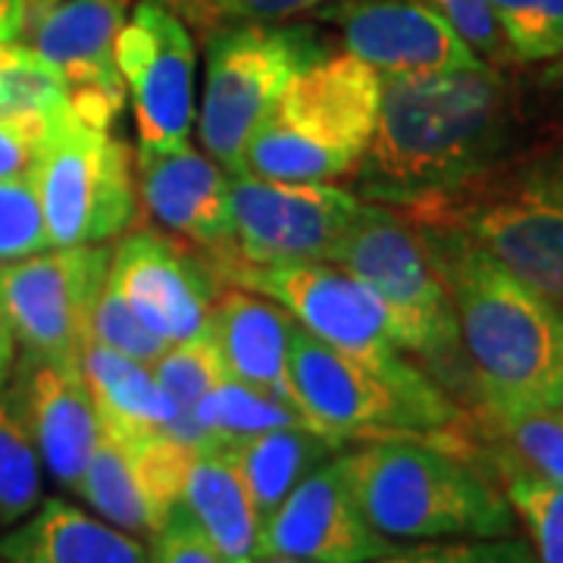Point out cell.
Listing matches in <instances>:
<instances>
[{
  "label": "cell",
  "instance_id": "obj_10",
  "mask_svg": "<svg viewBox=\"0 0 563 563\" xmlns=\"http://www.w3.org/2000/svg\"><path fill=\"white\" fill-rule=\"evenodd\" d=\"M107 244L47 247L25 261L0 263V307L22 354L81 363L91 313L110 273Z\"/></svg>",
  "mask_w": 563,
  "mask_h": 563
},
{
  "label": "cell",
  "instance_id": "obj_38",
  "mask_svg": "<svg viewBox=\"0 0 563 563\" xmlns=\"http://www.w3.org/2000/svg\"><path fill=\"white\" fill-rule=\"evenodd\" d=\"M47 120H0V179L29 176Z\"/></svg>",
  "mask_w": 563,
  "mask_h": 563
},
{
  "label": "cell",
  "instance_id": "obj_7",
  "mask_svg": "<svg viewBox=\"0 0 563 563\" xmlns=\"http://www.w3.org/2000/svg\"><path fill=\"white\" fill-rule=\"evenodd\" d=\"M51 247L107 244L139 220L135 161L113 129H95L66 107L54 113L32 166Z\"/></svg>",
  "mask_w": 563,
  "mask_h": 563
},
{
  "label": "cell",
  "instance_id": "obj_2",
  "mask_svg": "<svg viewBox=\"0 0 563 563\" xmlns=\"http://www.w3.org/2000/svg\"><path fill=\"white\" fill-rule=\"evenodd\" d=\"M413 225L448 288L479 410L544 407L563 388V303L526 285L457 229Z\"/></svg>",
  "mask_w": 563,
  "mask_h": 563
},
{
  "label": "cell",
  "instance_id": "obj_36",
  "mask_svg": "<svg viewBox=\"0 0 563 563\" xmlns=\"http://www.w3.org/2000/svg\"><path fill=\"white\" fill-rule=\"evenodd\" d=\"M413 3L439 10L485 63L498 66V63L510 60L501 41V32L495 25V16H492L488 0H413Z\"/></svg>",
  "mask_w": 563,
  "mask_h": 563
},
{
  "label": "cell",
  "instance_id": "obj_42",
  "mask_svg": "<svg viewBox=\"0 0 563 563\" xmlns=\"http://www.w3.org/2000/svg\"><path fill=\"white\" fill-rule=\"evenodd\" d=\"M544 407H551V410H554V413H558V417L563 420V388L558 391V395H554V398H551V401L544 404Z\"/></svg>",
  "mask_w": 563,
  "mask_h": 563
},
{
  "label": "cell",
  "instance_id": "obj_5",
  "mask_svg": "<svg viewBox=\"0 0 563 563\" xmlns=\"http://www.w3.org/2000/svg\"><path fill=\"white\" fill-rule=\"evenodd\" d=\"M404 217L457 229L526 285L563 303V132Z\"/></svg>",
  "mask_w": 563,
  "mask_h": 563
},
{
  "label": "cell",
  "instance_id": "obj_41",
  "mask_svg": "<svg viewBox=\"0 0 563 563\" xmlns=\"http://www.w3.org/2000/svg\"><path fill=\"white\" fill-rule=\"evenodd\" d=\"M51 3H57V0H25V7H29V13H25V16L38 13V10H44V7H51Z\"/></svg>",
  "mask_w": 563,
  "mask_h": 563
},
{
  "label": "cell",
  "instance_id": "obj_6",
  "mask_svg": "<svg viewBox=\"0 0 563 563\" xmlns=\"http://www.w3.org/2000/svg\"><path fill=\"white\" fill-rule=\"evenodd\" d=\"M383 76L351 54L320 57L251 135L242 169L276 181L351 179L376 129Z\"/></svg>",
  "mask_w": 563,
  "mask_h": 563
},
{
  "label": "cell",
  "instance_id": "obj_30",
  "mask_svg": "<svg viewBox=\"0 0 563 563\" xmlns=\"http://www.w3.org/2000/svg\"><path fill=\"white\" fill-rule=\"evenodd\" d=\"M483 413L485 435L498 451L529 466L551 483L563 485V420L551 407H488Z\"/></svg>",
  "mask_w": 563,
  "mask_h": 563
},
{
  "label": "cell",
  "instance_id": "obj_40",
  "mask_svg": "<svg viewBox=\"0 0 563 563\" xmlns=\"http://www.w3.org/2000/svg\"><path fill=\"white\" fill-rule=\"evenodd\" d=\"M16 332H13V325L7 320V313H3V307H0V388L10 383V376H13V366H16Z\"/></svg>",
  "mask_w": 563,
  "mask_h": 563
},
{
  "label": "cell",
  "instance_id": "obj_4",
  "mask_svg": "<svg viewBox=\"0 0 563 563\" xmlns=\"http://www.w3.org/2000/svg\"><path fill=\"white\" fill-rule=\"evenodd\" d=\"M288 379L307 426L342 448L388 435L466 439L457 401L404 357L363 361L295 325Z\"/></svg>",
  "mask_w": 563,
  "mask_h": 563
},
{
  "label": "cell",
  "instance_id": "obj_43",
  "mask_svg": "<svg viewBox=\"0 0 563 563\" xmlns=\"http://www.w3.org/2000/svg\"><path fill=\"white\" fill-rule=\"evenodd\" d=\"M254 563H303V561H288V558H261V561Z\"/></svg>",
  "mask_w": 563,
  "mask_h": 563
},
{
  "label": "cell",
  "instance_id": "obj_32",
  "mask_svg": "<svg viewBox=\"0 0 563 563\" xmlns=\"http://www.w3.org/2000/svg\"><path fill=\"white\" fill-rule=\"evenodd\" d=\"M51 247L32 176L0 179V263L25 261Z\"/></svg>",
  "mask_w": 563,
  "mask_h": 563
},
{
  "label": "cell",
  "instance_id": "obj_34",
  "mask_svg": "<svg viewBox=\"0 0 563 563\" xmlns=\"http://www.w3.org/2000/svg\"><path fill=\"white\" fill-rule=\"evenodd\" d=\"M329 0H179L173 10L203 35L222 25H266L320 10Z\"/></svg>",
  "mask_w": 563,
  "mask_h": 563
},
{
  "label": "cell",
  "instance_id": "obj_46",
  "mask_svg": "<svg viewBox=\"0 0 563 563\" xmlns=\"http://www.w3.org/2000/svg\"><path fill=\"white\" fill-rule=\"evenodd\" d=\"M0 563H3V561H0Z\"/></svg>",
  "mask_w": 563,
  "mask_h": 563
},
{
  "label": "cell",
  "instance_id": "obj_23",
  "mask_svg": "<svg viewBox=\"0 0 563 563\" xmlns=\"http://www.w3.org/2000/svg\"><path fill=\"white\" fill-rule=\"evenodd\" d=\"M179 504L201 526L203 536L213 542L225 563H254L261 542V517L247 498L239 470L225 457L220 444L195 448Z\"/></svg>",
  "mask_w": 563,
  "mask_h": 563
},
{
  "label": "cell",
  "instance_id": "obj_15",
  "mask_svg": "<svg viewBox=\"0 0 563 563\" xmlns=\"http://www.w3.org/2000/svg\"><path fill=\"white\" fill-rule=\"evenodd\" d=\"M129 0H57L25 16L29 47L51 63L69 88L73 113L95 129H113L125 107L117 35Z\"/></svg>",
  "mask_w": 563,
  "mask_h": 563
},
{
  "label": "cell",
  "instance_id": "obj_28",
  "mask_svg": "<svg viewBox=\"0 0 563 563\" xmlns=\"http://www.w3.org/2000/svg\"><path fill=\"white\" fill-rule=\"evenodd\" d=\"M44 498V463L10 385L0 388V529L22 523Z\"/></svg>",
  "mask_w": 563,
  "mask_h": 563
},
{
  "label": "cell",
  "instance_id": "obj_16",
  "mask_svg": "<svg viewBox=\"0 0 563 563\" xmlns=\"http://www.w3.org/2000/svg\"><path fill=\"white\" fill-rule=\"evenodd\" d=\"M398 542L376 532L363 517L339 454L317 466L263 520L257 561L288 558L303 563H373Z\"/></svg>",
  "mask_w": 563,
  "mask_h": 563
},
{
  "label": "cell",
  "instance_id": "obj_11",
  "mask_svg": "<svg viewBox=\"0 0 563 563\" xmlns=\"http://www.w3.org/2000/svg\"><path fill=\"white\" fill-rule=\"evenodd\" d=\"M210 261V257H207ZM220 282L276 301L307 335L363 361H395L401 344L391 332L383 301L357 276L335 263L254 266L225 257L210 261Z\"/></svg>",
  "mask_w": 563,
  "mask_h": 563
},
{
  "label": "cell",
  "instance_id": "obj_17",
  "mask_svg": "<svg viewBox=\"0 0 563 563\" xmlns=\"http://www.w3.org/2000/svg\"><path fill=\"white\" fill-rule=\"evenodd\" d=\"M320 16L342 29L344 54L373 66L379 76L485 66L439 10L413 0H339L335 7H322Z\"/></svg>",
  "mask_w": 563,
  "mask_h": 563
},
{
  "label": "cell",
  "instance_id": "obj_31",
  "mask_svg": "<svg viewBox=\"0 0 563 563\" xmlns=\"http://www.w3.org/2000/svg\"><path fill=\"white\" fill-rule=\"evenodd\" d=\"M488 7L510 60H563V0H488Z\"/></svg>",
  "mask_w": 563,
  "mask_h": 563
},
{
  "label": "cell",
  "instance_id": "obj_19",
  "mask_svg": "<svg viewBox=\"0 0 563 563\" xmlns=\"http://www.w3.org/2000/svg\"><path fill=\"white\" fill-rule=\"evenodd\" d=\"M13 369L16 376H10L13 383L7 385L16 395L22 417L35 435L44 473L76 495L81 473L101 439L98 407L85 383L81 363L41 361L22 354Z\"/></svg>",
  "mask_w": 563,
  "mask_h": 563
},
{
  "label": "cell",
  "instance_id": "obj_27",
  "mask_svg": "<svg viewBox=\"0 0 563 563\" xmlns=\"http://www.w3.org/2000/svg\"><path fill=\"white\" fill-rule=\"evenodd\" d=\"M151 369H154L163 391L169 395V401L179 410V426H176L173 439H179L188 448L213 444L195 420V407L203 395L213 385H220L222 379H229V373L222 366L220 347L213 342V332L207 329L203 335L191 339V342L169 344L161 357L151 363Z\"/></svg>",
  "mask_w": 563,
  "mask_h": 563
},
{
  "label": "cell",
  "instance_id": "obj_29",
  "mask_svg": "<svg viewBox=\"0 0 563 563\" xmlns=\"http://www.w3.org/2000/svg\"><path fill=\"white\" fill-rule=\"evenodd\" d=\"M195 420L213 444L239 442L282 426H307L295 404L235 379L213 385L195 407Z\"/></svg>",
  "mask_w": 563,
  "mask_h": 563
},
{
  "label": "cell",
  "instance_id": "obj_45",
  "mask_svg": "<svg viewBox=\"0 0 563 563\" xmlns=\"http://www.w3.org/2000/svg\"><path fill=\"white\" fill-rule=\"evenodd\" d=\"M163 3H169V7H176V3H179V0H163Z\"/></svg>",
  "mask_w": 563,
  "mask_h": 563
},
{
  "label": "cell",
  "instance_id": "obj_33",
  "mask_svg": "<svg viewBox=\"0 0 563 563\" xmlns=\"http://www.w3.org/2000/svg\"><path fill=\"white\" fill-rule=\"evenodd\" d=\"M373 563H536V554L523 536H498V539L410 542Z\"/></svg>",
  "mask_w": 563,
  "mask_h": 563
},
{
  "label": "cell",
  "instance_id": "obj_35",
  "mask_svg": "<svg viewBox=\"0 0 563 563\" xmlns=\"http://www.w3.org/2000/svg\"><path fill=\"white\" fill-rule=\"evenodd\" d=\"M88 342H98L103 347H110V351H120L122 357L147 363V366L166 351V344L154 332H147L141 325L139 317L120 301V295L110 285H103L101 298L95 303V313H91V339Z\"/></svg>",
  "mask_w": 563,
  "mask_h": 563
},
{
  "label": "cell",
  "instance_id": "obj_9",
  "mask_svg": "<svg viewBox=\"0 0 563 563\" xmlns=\"http://www.w3.org/2000/svg\"><path fill=\"white\" fill-rule=\"evenodd\" d=\"M325 263L342 266L376 291L401 351L444 361L461 347L439 266L404 213L385 203L361 201L357 217Z\"/></svg>",
  "mask_w": 563,
  "mask_h": 563
},
{
  "label": "cell",
  "instance_id": "obj_37",
  "mask_svg": "<svg viewBox=\"0 0 563 563\" xmlns=\"http://www.w3.org/2000/svg\"><path fill=\"white\" fill-rule=\"evenodd\" d=\"M151 563H225L222 554L213 548V542L203 536V529L185 507H176L161 529L151 536V548H147Z\"/></svg>",
  "mask_w": 563,
  "mask_h": 563
},
{
  "label": "cell",
  "instance_id": "obj_24",
  "mask_svg": "<svg viewBox=\"0 0 563 563\" xmlns=\"http://www.w3.org/2000/svg\"><path fill=\"white\" fill-rule=\"evenodd\" d=\"M220 448L239 470L261 526L295 492V485L307 479L329 457L344 451L342 444L325 439L310 426H282L239 442H225Z\"/></svg>",
  "mask_w": 563,
  "mask_h": 563
},
{
  "label": "cell",
  "instance_id": "obj_3",
  "mask_svg": "<svg viewBox=\"0 0 563 563\" xmlns=\"http://www.w3.org/2000/svg\"><path fill=\"white\" fill-rule=\"evenodd\" d=\"M339 461L363 517L391 542L517 536L501 485L466 439H366Z\"/></svg>",
  "mask_w": 563,
  "mask_h": 563
},
{
  "label": "cell",
  "instance_id": "obj_26",
  "mask_svg": "<svg viewBox=\"0 0 563 563\" xmlns=\"http://www.w3.org/2000/svg\"><path fill=\"white\" fill-rule=\"evenodd\" d=\"M485 461L495 470L517 526L526 529L536 563H563V485L532 473L498 448Z\"/></svg>",
  "mask_w": 563,
  "mask_h": 563
},
{
  "label": "cell",
  "instance_id": "obj_12",
  "mask_svg": "<svg viewBox=\"0 0 563 563\" xmlns=\"http://www.w3.org/2000/svg\"><path fill=\"white\" fill-rule=\"evenodd\" d=\"M229 257L254 266L329 261L361 210V198L335 181H276L244 169L229 173Z\"/></svg>",
  "mask_w": 563,
  "mask_h": 563
},
{
  "label": "cell",
  "instance_id": "obj_13",
  "mask_svg": "<svg viewBox=\"0 0 563 563\" xmlns=\"http://www.w3.org/2000/svg\"><path fill=\"white\" fill-rule=\"evenodd\" d=\"M125 91L132 95L139 151H173L188 144L198 117V51L188 22L163 0H139L117 35Z\"/></svg>",
  "mask_w": 563,
  "mask_h": 563
},
{
  "label": "cell",
  "instance_id": "obj_44",
  "mask_svg": "<svg viewBox=\"0 0 563 563\" xmlns=\"http://www.w3.org/2000/svg\"><path fill=\"white\" fill-rule=\"evenodd\" d=\"M551 79H563V60L554 63V69H551Z\"/></svg>",
  "mask_w": 563,
  "mask_h": 563
},
{
  "label": "cell",
  "instance_id": "obj_20",
  "mask_svg": "<svg viewBox=\"0 0 563 563\" xmlns=\"http://www.w3.org/2000/svg\"><path fill=\"white\" fill-rule=\"evenodd\" d=\"M295 325L279 303L247 288H229L217 295L210 332L220 347L229 379L261 388L282 401L295 404L288 379V351Z\"/></svg>",
  "mask_w": 563,
  "mask_h": 563
},
{
  "label": "cell",
  "instance_id": "obj_1",
  "mask_svg": "<svg viewBox=\"0 0 563 563\" xmlns=\"http://www.w3.org/2000/svg\"><path fill=\"white\" fill-rule=\"evenodd\" d=\"M510 120L514 103L492 63L383 76L376 129L351 173L354 195L401 213L442 201L504 161Z\"/></svg>",
  "mask_w": 563,
  "mask_h": 563
},
{
  "label": "cell",
  "instance_id": "obj_25",
  "mask_svg": "<svg viewBox=\"0 0 563 563\" xmlns=\"http://www.w3.org/2000/svg\"><path fill=\"white\" fill-rule=\"evenodd\" d=\"M76 495L101 520L120 526L139 539H151L157 532V517L147 501L139 457H135L132 444L117 442L101 432L95 454L81 473Z\"/></svg>",
  "mask_w": 563,
  "mask_h": 563
},
{
  "label": "cell",
  "instance_id": "obj_14",
  "mask_svg": "<svg viewBox=\"0 0 563 563\" xmlns=\"http://www.w3.org/2000/svg\"><path fill=\"white\" fill-rule=\"evenodd\" d=\"M107 285L166 347L210 329L220 276L207 254H191L161 232H132L110 254Z\"/></svg>",
  "mask_w": 563,
  "mask_h": 563
},
{
  "label": "cell",
  "instance_id": "obj_22",
  "mask_svg": "<svg viewBox=\"0 0 563 563\" xmlns=\"http://www.w3.org/2000/svg\"><path fill=\"white\" fill-rule=\"evenodd\" d=\"M81 373L98 407L103 435L117 442H139L157 432H176L179 410L147 363L129 361L120 351L88 342L81 351Z\"/></svg>",
  "mask_w": 563,
  "mask_h": 563
},
{
  "label": "cell",
  "instance_id": "obj_39",
  "mask_svg": "<svg viewBox=\"0 0 563 563\" xmlns=\"http://www.w3.org/2000/svg\"><path fill=\"white\" fill-rule=\"evenodd\" d=\"M25 13H29L25 0H0V44L22 38Z\"/></svg>",
  "mask_w": 563,
  "mask_h": 563
},
{
  "label": "cell",
  "instance_id": "obj_8",
  "mask_svg": "<svg viewBox=\"0 0 563 563\" xmlns=\"http://www.w3.org/2000/svg\"><path fill=\"white\" fill-rule=\"evenodd\" d=\"M207 76L198 107L203 154L225 173L242 169L251 135L273 113L282 91L310 63L325 57L317 35L303 25H222L203 35Z\"/></svg>",
  "mask_w": 563,
  "mask_h": 563
},
{
  "label": "cell",
  "instance_id": "obj_18",
  "mask_svg": "<svg viewBox=\"0 0 563 563\" xmlns=\"http://www.w3.org/2000/svg\"><path fill=\"white\" fill-rule=\"evenodd\" d=\"M135 191L139 210L169 239L188 242L210 261L232 254L229 173L191 141L173 151H139Z\"/></svg>",
  "mask_w": 563,
  "mask_h": 563
},
{
  "label": "cell",
  "instance_id": "obj_21",
  "mask_svg": "<svg viewBox=\"0 0 563 563\" xmlns=\"http://www.w3.org/2000/svg\"><path fill=\"white\" fill-rule=\"evenodd\" d=\"M3 563H151L147 544L66 498H41L0 536Z\"/></svg>",
  "mask_w": 563,
  "mask_h": 563
}]
</instances>
